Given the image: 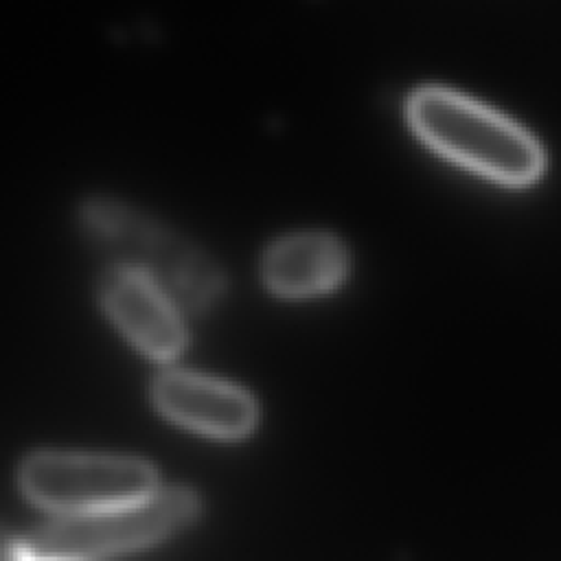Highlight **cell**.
I'll use <instances>...</instances> for the list:
<instances>
[{"label": "cell", "instance_id": "1", "mask_svg": "<svg viewBox=\"0 0 561 561\" xmlns=\"http://www.w3.org/2000/svg\"><path fill=\"white\" fill-rule=\"evenodd\" d=\"M412 129L440 156L506 186L541 178L539 142L495 110L445 88H423L408 103Z\"/></svg>", "mask_w": 561, "mask_h": 561}, {"label": "cell", "instance_id": "2", "mask_svg": "<svg viewBox=\"0 0 561 561\" xmlns=\"http://www.w3.org/2000/svg\"><path fill=\"white\" fill-rule=\"evenodd\" d=\"M90 239L116 265L147 274L173 302L188 311L206 309L221 291L215 263L186 239L114 199H90L81 208Z\"/></svg>", "mask_w": 561, "mask_h": 561}, {"label": "cell", "instance_id": "3", "mask_svg": "<svg viewBox=\"0 0 561 561\" xmlns=\"http://www.w3.org/2000/svg\"><path fill=\"white\" fill-rule=\"evenodd\" d=\"M199 497L184 486L158 489L151 495L77 515H59L28 541L39 561H88L103 554L153 546L199 515Z\"/></svg>", "mask_w": 561, "mask_h": 561}, {"label": "cell", "instance_id": "4", "mask_svg": "<svg viewBox=\"0 0 561 561\" xmlns=\"http://www.w3.org/2000/svg\"><path fill=\"white\" fill-rule=\"evenodd\" d=\"M18 482L31 502L77 515L151 495L158 491V471L129 456L35 451L20 465Z\"/></svg>", "mask_w": 561, "mask_h": 561}, {"label": "cell", "instance_id": "5", "mask_svg": "<svg viewBox=\"0 0 561 561\" xmlns=\"http://www.w3.org/2000/svg\"><path fill=\"white\" fill-rule=\"evenodd\" d=\"M101 302L125 337L156 362L178 357L186 331L175 302L142 272L114 265L101 278Z\"/></svg>", "mask_w": 561, "mask_h": 561}, {"label": "cell", "instance_id": "6", "mask_svg": "<svg viewBox=\"0 0 561 561\" xmlns=\"http://www.w3.org/2000/svg\"><path fill=\"white\" fill-rule=\"evenodd\" d=\"M151 397L173 423L215 438H241L259 419L256 401L245 390L197 373H162L151 386Z\"/></svg>", "mask_w": 561, "mask_h": 561}, {"label": "cell", "instance_id": "7", "mask_svg": "<svg viewBox=\"0 0 561 561\" xmlns=\"http://www.w3.org/2000/svg\"><path fill=\"white\" fill-rule=\"evenodd\" d=\"M346 274V252L337 239L320 232L287 237L270 248L263 280L274 294L305 298L333 289Z\"/></svg>", "mask_w": 561, "mask_h": 561}, {"label": "cell", "instance_id": "8", "mask_svg": "<svg viewBox=\"0 0 561 561\" xmlns=\"http://www.w3.org/2000/svg\"><path fill=\"white\" fill-rule=\"evenodd\" d=\"M2 561H39V559L35 557L28 541L7 537L2 543Z\"/></svg>", "mask_w": 561, "mask_h": 561}]
</instances>
